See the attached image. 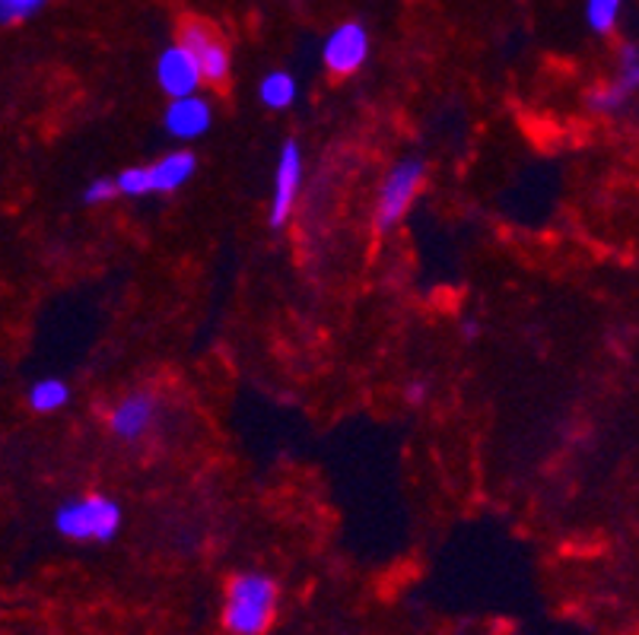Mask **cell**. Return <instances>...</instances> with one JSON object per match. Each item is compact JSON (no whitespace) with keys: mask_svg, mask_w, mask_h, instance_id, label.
I'll return each instance as SVG.
<instances>
[{"mask_svg":"<svg viewBox=\"0 0 639 635\" xmlns=\"http://www.w3.org/2000/svg\"><path fill=\"white\" fill-rule=\"evenodd\" d=\"M277 616V585L261 572L236 575L226 587L223 626L233 635H265Z\"/></svg>","mask_w":639,"mask_h":635,"instance_id":"6da1fadb","label":"cell"},{"mask_svg":"<svg viewBox=\"0 0 639 635\" xmlns=\"http://www.w3.org/2000/svg\"><path fill=\"white\" fill-rule=\"evenodd\" d=\"M54 528L68 540H96L105 543L118 534L122 528V506L112 496L90 492V496H76L71 502H64L54 512Z\"/></svg>","mask_w":639,"mask_h":635,"instance_id":"7a4b0ae2","label":"cell"},{"mask_svg":"<svg viewBox=\"0 0 639 635\" xmlns=\"http://www.w3.org/2000/svg\"><path fill=\"white\" fill-rule=\"evenodd\" d=\"M423 178H426V163L420 156H404L385 171L379 195H375V210H372V229L379 236L392 232L394 226L408 217L411 204L418 200L420 188H423Z\"/></svg>","mask_w":639,"mask_h":635,"instance_id":"3957f363","label":"cell"},{"mask_svg":"<svg viewBox=\"0 0 639 635\" xmlns=\"http://www.w3.org/2000/svg\"><path fill=\"white\" fill-rule=\"evenodd\" d=\"M178 45L195 58L200 80L223 90L229 83V71H233V61H229V45L223 39V32L214 23L200 20V17H185L178 25Z\"/></svg>","mask_w":639,"mask_h":635,"instance_id":"277c9868","label":"cell"},{"mask_svg":"<svg viewBox=\"0 0 639 635\" xmlns=\"http://www.w3.org/2000/svg\"><path fill=\"white\" fill-rule=\"evenodd\" d=\"M302 191V149L296 140H287L277 156V171H274V195H271V226L284 229L296 210V200Z\"/></svg>","mask_w":639,"mask_h":635,"instance_id":"5b68a950","label":"cell"},{"mask_svg":"<svg viewBox=\"0 0 639 635\" xmlns=\"http://www.w3.org/2000/svg\"><path fill=\"white\" fill-rule=\"evenodd\" d=\"M321 58L331 74H357L369 58V32L360 23H341L324 39Z\"/></svg>","mask_w":639,"mask_h":635,"instance_id":"8992f818","label":"cell"},{"mask_svg":"<svg viewBox=\"0 0 639 635\" xmlns=\"http://www.w3.org/2000/svg\"><path fill=\"white\" fill-rule=\"evenodd\" d=\"M159 414V400L153 392H131L112 407L109 414V429L122 441H137L147 436Z\"/></svg>","mask_w":639,"mask_h":635,"instance_id":"52a82bcc","label":"cell"},{"mask_svg":"<svg viewBox=\"0 0 639 635\" xmlns=\"http://www.w3.org/2000/svg\"><path fill=\"white\" fill-rule=\"evenodd\" d=\"M156 83H159V90H163L166 96L178 98L197 93L204 80H200L195 58L175 42V45H169V49L159 54V61H156Z\"/></svg>","mask_w":639,"mask_h":635,"instance_id":"ba28073f","label":"cell"},{"mask_svg":"<svg viewBox=\"0 0 639 635\" xmlns=\"http://www.w3.org/2000/svg\"><path fill=\"white\" fill-rule=\"evenodd\" d=\"M210 122H214V108H210L207 98H200L197 93L169 98L166 131L173 134L175 140H197L200 134L210 131Z\"/></svg>","mask_w":639,"mask_h":635,"instance_id":"9c48e42d","label":"cell"},{"mask_svg":"<svg viewBox=\"0 0 639 635\" xmlns=\"http://www.w3.org/2000/svg\"><path fill=\"white\" fill-rule=\"evenodd\" d=\"M197 169V159L192 149H173L166 156H159L156 163H150V188L153 195H169L175 188H182Z\"/></svg>","mask_w":639,"mask_h":635,"instance_id":"30bf717a","label":"cell"},{"mask_svg":"<svg viewBox=\"0 0 639 635\" xmlns=\"http://www.w3.org/2000/svg\"><path fill=\"white\" fill-rule=\"evenodd\" d=\"M296 76L287 71H271L258 83V98L271 108V112H284L296 102Z\"/></svg>","mask_w":639,"mask_h":635,"instance_id":"8fae6325","label":"cell"},{"mask_svg":"<svg viewBox=\"0 0 639 635\" xmlns=\"http://www.w3.org/2000/svg\"><path fill=\"white\" fill-rule=\"evenodd\" d=\"M68 400H71V388L61 378H39L29 388V407L35 414H54V410L68 407Z\"/></svg>","mask_w":639,"mask_h":635,"instance_id":"7c38bea8","label":"cell"},{"mask_svg":"<svg viewBox=\"0 0 639 635\" xmlns=\"http://www.w3.org/2000/svg\"><path fill=\"white\" fill-rule=\"evenodd\" d=\"M623 0H586V20L598 35H611L620 20Z\"/></svg>","mask_w":639,"mask_h":635,"instance_id":"4fadbf2b","label":"cell"},{"mask_svg":"<svg viewBox=\"0 0 639 635\" xmlns=\"http://www.w3.org/2000/svg\"><path fill=\"white\" fill-rule=\"evenodd\" d=\"M630 93L627 90H620L617 83H605V86H598V90H591L589 93V105L598 112V115H620L623 108H627V102H630Z\"/></svg>","mask_w":639,"mask_h":635,"instance_id":"5bb4252c","label":"cell"},{"mask_svg":"<svg viewBox=\"0 0 639 635\" xmlns=\"http://www.w3.org/2000/svg\"><path fill=\"white\" fill-rule=\"evenodd\" d=\"M611 83H617L620 90H627L630 96L637 93L639 86V51L633 42H627L620 49V58H617V74L611 76Z\"/></svg>","mask_w":639,"mask_h":635,"instance_id":"9a60e30c","label":"cell"},{"mask_svg":"<svg viewBox=\"0 0 639 635\" xmlns=\"http://www.w3.org/2000/svg\"><path fill=\"white\" fill-rule=\"evenodd\" d=\"M115 188H118V195H124V197L153 195V188H150L147 166H131V169L118 171V178H115Z\"/></svg>","mask_w":639,"mask_h":635,"instance_id":"2e32d148","label":"cell"},{"mask_svg":"<svg viewBox=\"0 0 639 635\" xmlns=\"http://www.w3.org/2000/svg\"><path fill=\"white\" fill-rule=\"evenodd\" d=\"M45 3H49V0H0V25L32 20L35 13H42Z\"/></svg>","mask_w":639,"mask_h":635,"instance_id":"e0dca14e","label":"cell"},{"mask_svg":"<svg viewBox=\"0 0 639 635\" xmlns=\"http://www.w3.org/2000/svg\"><path fill=\"white\" fill-rule=\"evenodd\" d=\"M112 197H118V188H115V178H96V181H90L86 185V191H83V200L86 204H109Z\"/></svg>","mask_w":639,"mask_h":635,"instance_id":"ac0fdd59","label":"cell"},{"mask_svg":"<svg viewBox=\"0 0 639 635\" xmlns=\"http://www.w3.org/2000/svg\"><path fill=\"white\" fill-rule=\"evenodd\" d=\"M426 392H430L426 382H411V385H408V404H423V400H426Z\"/></svg>","mask_w":639,"mask_h":635,"instance_id":"d6986e66","label":"cell"},{"mask_svg":"<svg viewBox=\"0 0 639 635\" xmlns=\"http://www.w3.org/2000/svg\"><path fill=\"white\" fill-rule=\"evenodd\" d=\"M462 334H465L467 341H474V337H477V334H481V324H477V321H474V318H467L465 324H462Z\"/></svg>","mask_w":639,"mask_h":635,"instance_id":"ffe728a7","label":"cell"}]
</instances>
